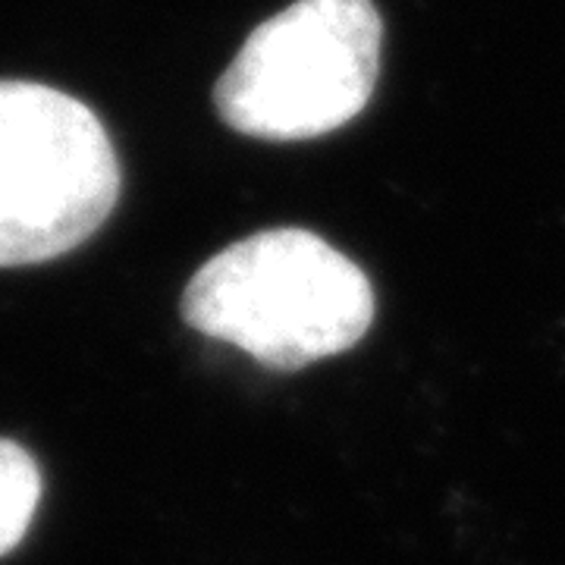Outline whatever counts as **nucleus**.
Returning <instances> with one entry per match:
<instances>
[{
    "mask_svg": "<svg viewBox=\"0 0 565 565\" xmlns=\"http://www.w3.org/2000/svg\"><path fill=\"white\" fill-rule=\"evenodd\" d=\"M41 471L35 459L13 440H0V556L17 550L35 519Z\"/></svg>",
    "mask_w": 565,
    "mask_h": 565,
    "instance_id": "obj_4",
    "label": "nucleus"
},
{
    "mask_svg": "<svg viewBox=\"0 0 565 565\" xmlns=\"http://www.w3.org/2000/svg\"><path fill=\"white\" fill-rule=\"evenodd\" d=\"M182 318L267 367L299 371L362 340L374 321V289L340 248L280 226L204 264L182 292Z\"/></svg>",
    "mask_w": 565,
    "mask_h": 565,
    "instance_id": "obj_1",
    "label": "nucleus"
},
{
    "mask_svg": "<svg viewBox=\"0 0 565 565\" xmlns=\"http://www.w3.org/2000/svg\"><path fill=\"white\" fill-rule=\"evenodd\" d=\"M371 0H296L264 20L214 88L221 120L252 139H321L362 114L381 70Z\"/></svg>",
    "mask_w": 565,
    "mask_h": 565,
    "instance_id": "obj_2",
    "label": "nucleus"
},
{
    "mask_svg": "<svg viewBox=\"0 0 565 565\" xmlns=\"http://www.w3.org/2000/svg\"><path fill=\"white\" fill-rule=\"evenodd\" d=\"M120 199L98 114L39 82H0V267L44 264L92 239Z\"/></svg>",
    "mask_w": 565,
    "mask_h": 565,
    "instance_id": "obj_3",
    "label": "nucleus"
}]
</instances>
